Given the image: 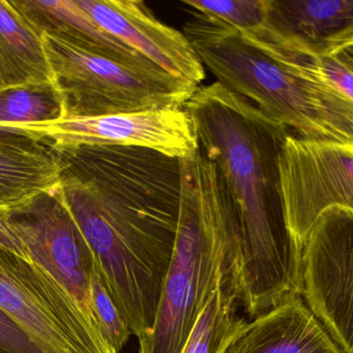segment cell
I'll return each instance as SVG.
<instances>
[{"label":"cell","mask_w":353,"mask_h":353,"mask_svg":"<svg viewBox=\"0 0 353 353\" xmlns=\"http://www.w3.org/2000/svg\"><path fill=\"white\" fill-rule=\"evenodd\" d=\"M279 169L286 225L302 254L307 236L323 213L353 211V146L304 140L290 133Z\"/></svg>","instance_id":"8"},{"label":"cell","mask_w":353,"mask_h":353,"mask_svg":"<svg viewBox=\"0 0 353 353\" xmlns=\"http://www.w3.org/2000/svg\"><path fill=\"white\" fill-rule=\"evenodd\" d=\"M114 37L168 74L199 88L205 68L184 33L163 24L139 0H76Z\"/></svg>","instance_id":"11"},{"label":"cell","mask_w":353,"mask_h":353,"mask_svg":"<svg viewBox=\"0 0 353 353\" xmlns=\"http://www.w3.org/2000/svg\"><path fill=\"white\" fill-rule=\"evenodd\" d=\"M0 309L45 353H117L49 273L1 249Z\"/></svg>","instance_id":"6"},{"label":"cell","mask_w":353,"mask_h":353,"mask_svg":"<svg viewBox=\"0 0 353 353\" xmlns=\"http://www.w3.org/2000/svg\"><path fill=\"white\" fill-rule=\"evenodd\" d=\"M183 3L207 22L242 33L263 28L267 18L268 0H186Z\"/></svg>","instance_id":"19"},{"label":"cell","mask_w":353,"mask_h":353,"mask_svg":"<svg viewBox=\"0 0 353 353\" xmlns=\"http://www.w3.org/2000/svg\"><path fill=\"white\" fill-rule=\"evenodd\" d=\"M192 44L217 82L299 138L353 146V102L321 74L314 56L265 33L252 37L212 24Z\"/></svg>","instance_id":"3"},{"label":"cell","mask_w":353,"mask_h":353,"mask_svg":"<svg viewBox=\"0 0 353 353\" xmlns=\"http://www.w3.org/2000/svg\"><path fill=\"white\" fill-rule=\"evenodd\" d=\"M0 249L25 260L32 261L26 247L10 224L8 207H0Z\"/></svg>","instance_id":"23"},{"label":"cell","mask_w":353,"mask_h":353,"mask_svg":"<svg viewBox=\"0 0 353 353\" xmlns=\"http://www.w3.org/2000/svg\"><path fill=\"white\" fill-rule=\"evenodd\" d=\"M8 216L31 260L49 273L99 325L91 292L94 257L64 202L60 184L10 207Z\"/></svg>","instance_id":"9"},{"label":"cell","mask_w":353,"mask_h":353,"mask_svg":"<svg viewBox=\"0 0 353 353\" xmlns=\"http://www.w3.org/2000/svg\"><path fill=\"white\" fill-rule=\"evenodd\" d=\"M41 37L65 118L182 108L196 90L165 70L128 66L50 35Z\"/></svg>","instance_id":"5"},{"label":"cell","mask_w":353,"mask_h":353,"mask_svg":"<svg viewBox=\"0 0 353 353\" xmlns=\"http://www.w3.org/2000/svg\"><path fill=\"white\" fill-rule=\"evenodd\" d=\"M0 353H45L28 334L0 309Z\"/></svg>","instance_id":"21"},{"label":"cell","mask_w":353,"mask_h":353,"mask_svg":"<svg viewBox=\"0 0 353 353\" xmlns=\"http://www.w3.org/2000/svg\"><path fill=\"white\" fill-rule=\"evenodd\" d=\"M263 30L302 53L332 55L353 41V0H268Z\"/></svg>","instance_id":"12"},{"label":"cell","mask_w":353,"mask_h":353,"mask_svg":"<svg viewBox=\"0 0 353 353\" xmlns=\"http://www.w3.org/2000/svg\"><path fill=\"white\" fill-rule=\"evenodd\" d=\"M243 303L244 283L240 260L222 276L199 314L182 353H223L247 323L236 316V310Z\"/></svg>","instance_id":"17"},{"label":"cell","mask_w":353,"mask_h":353,"mask_svg":"<svg viewBox=\"0 0 353 353\" xmlns=\"http://www.w3.org/2000/svg\"><path fill=\"white\" fill-rule=\"evenodd\" d=\"M93 310L99 321V327L108 343L116 352L120 353L128 344L130 336V325L120 312L116 303L108 292L97 267L91 282Z\"/></svg>","instance_id":"20"},{"label":"cell","mask_w":353,"mask_h":353,"mask_svg":"<svg viewBox=\"0 0 353 353\" xmlns=\"http://www.w3.org/2000/svg\"><path fill=\"white\" fill-rule=\"evenodd\" d=\"M63 118V99L52 81L0 87V126H41Z\"/></svg>","instance_id":"18"},{"label":"cell","mask_w":353,"mask_h":353,"mask_svg":"<svg viewBox=\"0 0 353 353\" xmlns=\"http://www.w3.org/2000/svg\"><path fill=\"white\" fill-rule=\"evenodd\" d=\"M23 128L46 139L52 147H142L176 159L191 155L199 147L194 124L184 107L64 118Z\"/></svg>","instance_id":"10"},{"label":"cell","mask_w":353,"mask_h":353,"mask_svg":"<svg viewBox=\"0 0 353 353\" xmlns=\"http://www.w3.org/2000/svg\"><path fill=\"white\" fill-rule=\"evenodd\" d=\"M47 81L52 73L43 37L12 2L0 0V87Z\"/></svg>","instance_id":"16"},{"label":"cell","mask_w":353,"mask_h":353,"mask_svg":"<svg viewBox=\"0 0 353 353\" xmlns=\"http://www.w3.org/2000/svg\"><path fill=\"white\" fill-rule=\"evenodd\" d=\"M184 109L236 207L243 307L256 318L299 294L302 254L288 232L280 186V155L292 132L219 82L196 88Z\"/></svg>","instance_id":"2"},{"label":"cell","mask_w":353,"mask_h":353,"mask_svg":"<svg viewBox=\"0 0 353 353\" xmlns=\"http://www.w3.org/2000/svg\"><path fill=\"white\" fill-rule=\"evenodd\" d=\"M299 294L343 353H353V211L323 213L305 240Z\"/></svg>","instance_id":"7"},{"label":"cell","mask_w":353,"mask_h":353,"mask_svg":"<svg viewBox=\"0 0 353 353\" xmlns=\"http://www.w3.org/2000/svg\"><path fill=\"white\" fill-rule=\"evenodd\" d=\"M180 160L178 230L157 318L139 353H182L223 274L242 260L238 213L217 166L201 147Z\"/></svg>","instance_id":"4"},{"label":"cell","mask_w":353,"mask_h":353,"mask_svg":"<svg viewBox=\"0 0 353 353\" xmlns=\"http://www.w3.org/2000/svg\"><path fill=\"white\" fill-rule=\"evenodd\" d=\"M332 56L353 75V41L337 50Z\"/></svg>","instance_id":"24"},{"label":"cell","mask_w":353,"mask_h":353,"mask_svg":"<svg viewBox=\"0 0 353 353\" xmlns=\"http://www.w3.org/2000/svg\"><path fill=\"white\" fill-rule=\"evenodd\" d=\"M314 64L321 74L342 95L353 102V75L332 55L314 56Z\"/></svg>","instance_id":"22"},{"label":"cell","mask_w":353,"mask_h":353,"mask_svg":"<svg viewBox=\"0 0 353 353\" xmlns=\"http://www.w3.org/2000/svg\"><path fill=\"white\" fill-rule=\"evenodd\" d=\"M54 149L64 202L108 292L141 340L154 325L173 258L180 160L142 147Z\"/></svg>","instance_id":"1"},{"label":"cell","mask_w":353,"mask_h":353,"mask_svg":"<svg viewBox=\"0 0 353 353\" xmlns=\"http://www.w3.org/2000/svg\"><path fill=\"white\" fill-rule=\"evenodd\" d=\"M223 353H343L321 321L294 294L247 321Z\"/></svg>","instance_id":"13"},{"label":"cell","mask_w":353,"mask_h":353,"mask_svg":"<svg viewBox=\"0 0 353 353\" xmlns=\"http://www.w3.org/2000/svg\"><path fill=\"white\" fill-rule=\"evenodd\" d=\"M12 4L41 35L128 66L161 70L103 29L76 0H12Z\"/></svg>","instance_id":"14"},{"label":"cell","mask_w":353,"mask_h":353,"mask_svg":"<svg viewBox=\"0 0 353 353\" xmlns=\"http://www.w3.org/2000/svg\"><path fill=\"white\" fill-rule=\"evenodd\" d=\"M61 173L59 157L46 139L23 128L0 126V207L55 188Z\"/></svg>","instance_id":"15"}]
</instances>
